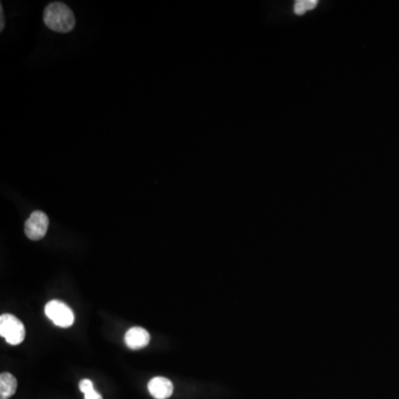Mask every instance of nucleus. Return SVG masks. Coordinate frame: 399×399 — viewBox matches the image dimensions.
<instances>
[{
	"instance_id": "obj_8",
	"label": "nucleus",
	"mask_w": 399,
	"mask_h": 399,
	"mask_svg": "<svg viewBox=\"0 0 399 399\" xmlns=\"http://www.w3.org/2000/svg\"><path fill=\"white\" fill-rule=\"evenodd\" d=\"M79 388L84 394V399H103V396L95 391L93 384L90 379H82L79 383Z\"/></svg>"
},
{
	"instance_id": "obj_3",
	"label": "nucleus",
	"mask_w": 399,
	"mask_h": 399,
	"mask_svg": "<svg viewBox=\"0 0 399 399\" xmlns=\"http://www.w3.org/2000/svg\"><path fill=\"white\" fill-rule=\"evenodd\" d=\"M46 315L49 320H53L55 325L59 327H70L74 322V314L69 308L68 305L65 303L53 299L47 303L45 308Z\"/></svg>"
},
{
	"instance_id": "obj_6",
	"label": "nucleus",
	"mask_w": 399,
	"mask_h": 399,
	"mask_svg": "<svg viewBox=\"0 0 399 399\" xmlns=\"http://www.w3.org/2000/svg\"><path fill=\"white\" fill-rule=\"evenodd\" d=\"M124 341H126V346L133 351L145 348L149 344L150 334L147 329H142V327H132L126 332Z\"/></svg>"
},
{
	"instance_id": "obj_4",
	"label": "nucleus",
	"mask_w": 399,
	"mask_h": 399,
	"mask_svg": "<svg viewBox=\"0 0 399 399\" xmlns=\"http://www.w3.org/2000/svg\"><path fill=\"white\" fill-rule=\"evenodd\" d=\"M49 228V218L46 213L34 211L25 223V233L28 239L38 241L45 237Z\"/></svg>"
},
{
	"instance_id": "obj_7",
	"label": "nucleus",
	"mask_w": 399,
	"mask_h": 399,
	"mask_svg": "<svg viewBox=\"0 0 399 399\" xmlns=\"http://www.w3.org/2000/svg\"><path fill=\"white\" fill-rule=\"evenodd\" d=\"M17 391V379L11 373L0 375V399H9Z\"/></svg>"
},
{
	"instance_id": "obj_2",
	"label": "nucleus",
	"mask_w": 399,
	"mask_h": 399,
	"mask_svg": "<svg viewBox=\"0 0 399 399\" xmlns=\"http://www.w3.org/2000/svg\"><path fill=\"white\" fill-rule=\"evenodd\" d=\"M0 335L11 345H19L26 336L25 326L21 320L11 314L0 316Z\"/></svg>"
},
{
	"instance_id": "obj_5",
	"label": "nucleus",
	"mask_w": 399,
	"mask_h": 399,
	"mask_svg": "<svg viewBox=\"0 0 399 399\" xmlns=\"http://www.w3.org/2000/svg\"><path fill=\"white\" fill-rule=\"evenodd\" d=\"M151 396L155 399H168L174 394V384L166 377H155L148 384Z\"/></svg>"
},
{
	"instance_id": "obj_1",
	"label": "nucleus",
	"mask_w": 399,
	"mask_h": 399,
	"mask_svg": "<svg viewBox=\"0 0 399 399\" xmlns=\"http://www.w3.org/2000/svg\"><path fill=\"white\" fill-rule=\"evenodd\" d=\"M44 21L49 30L55 32H71L76 26L74 13L63 3L49 4L44 11Z\"/></svg>"
},
{
	"instance_id": "obj_10",
	"label": "nucleus",
	"mask_w": 399,
	"mask_h": 399,
	"mask_svg": "<svg viewBox=\"0 0 399 399\" xmlns=\"http://www.w3.org/2000/svg\"><path fill=\"white\" fill-rule=\"evenodd\" d=\"M0 13H1V15H0V16H1V30H3L4 27H5V19H4L3 6H1V7H0Z\"/></svg>"
},
{
	"instance_id": "obj_9",
	"label": "nucleus",
	"mask_w": 399,
	"mask_h": 399,
	"mask_svg": "<svg viewBox=\"0 0 399 399\" xmlns=\"http://www.w3.org/2000/svg\"><path fill=\"white\" fill-rule=\"evenodd\" d=\"M318 5V0H299L294 5V13L296 15H304L306 11H313Z\"/></svg>"
}]
</instances>
